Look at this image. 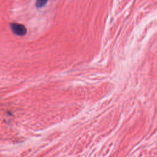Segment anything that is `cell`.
Segmentation results:
<instances>
[{
  "label": "cell",
  "mask_w": 157,
  "mask_h": 157,
  "mask_svg": "<svg viewBox=\"0 0 157 157\" xmlns=\"http://www.w3.org/2000/svg\"><path fill=\"white\" fill-rule=\"evenodd\" d=\"M10 26L12 31L16 35L22 36L27 33V28H26L25 26L22 24L12 23L11 24Z\"/></svg>",
  "instance_id": "6da1fadb"
},
{
  "label": "cell",
  "mask_w": 157,
  "mask_h": 157,
  "mask_svg": "<svg viewBox=\"0 0 157 157\" xmlns=\"http://www.w3.org/2000/svg\"><path fill=\"white\" fill-rule=\"evenodd\" d=\"M49 0H36L35 5L37 7H42L45 6Z\"/></svg>",
  "instance_id": "7a4b0ae2"
}]
</instances>
